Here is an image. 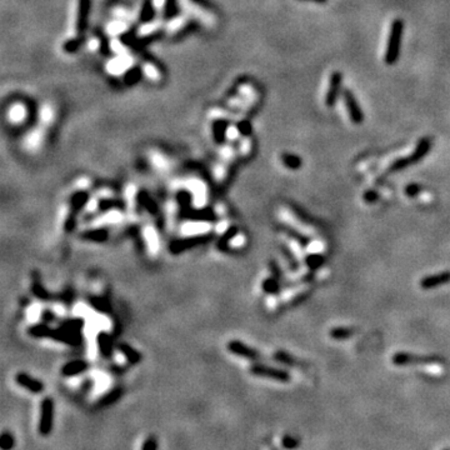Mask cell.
<instances>
[{
	"instance_id": "1",
	"label": "cell",
	"mask_w": 450,
	"mask_h": 450,
	"mask_svg": "<svg viewBox=\"0 0 450 450\" xmlns=\"http://www.w3.org/2000/svg\"><path fill=\"white\" fill-rule=\"evenodd\" d=\"M404 33V23L401 19H395L390 28L389 40H388L387 52H385V63L388 65H393L398 61L400 55L401 39Z\"/></svg>"
},
{
	"instance_id": "2",
	"label": "cell",
	"mask_w": 450,
	"mask_h": 450,
	"mask_svg": "<svg viewBox=\"0 0 450 450\" xmlns=\"http://www.w3.org/2000/svg\"><path fill=\"white\" fill-rule=\"evenodd\" d=\"M54 418H55V404L53 398L47 397L40 403V415H39L38 433L41 437L47 438L53 433Z\"/></svg>"
},
{
	"instance_id": "3",
	"label": "cell",
	"mask_w": 450,
	"mask_h": 450,
	"mask_svg": "<svg viewBox=\"0 0 450 450\" xmlns=\"http://www.w3.org/2000/svg\"><path fill=\"white\" fill-rule=\"evenodd\" d=\"M430 148H432V139H429V138H424V139H421L420 141H419L417 149H415V152L413 153L412 157L405 158V159L398 160L397 163L393 164L392 170L393 172L401 170V169L406 168L408 165H412V164L417 163V161L420 160L421 158L425 157L426 153L429 152Z\"/></svg>"
},
{
	"instance_id": "4",
	"label": "cell",
	"mask_w": 450,
	"mask_h": 450,
	"mask_svg": "<svg viewBox=\"0 0 450 450\" xmlns=\"http://www.w3.org/2000/svg\"><path fill=\"white\" fill-rule=\"evenodd\" d=\"M251 374L256 376H263V378H271L274 380L282 381V383H287L290 380V375L288 374L284 370L275 369V368H269L264 367V365H254L250 368Z\"/></svg>"
},
{
	"instance_id": "5",
	"label": "cell",
	"mask_w": 450,
	"mask_h": 450,
	"mask_svg": "<svg viewBox=\"0 0 450 450\" xmlns=\"http://www.w3.org/2000/svg\"><path fill=\"white\" fill-rule=\"evenodd\" d=\"M344 101L345 105H347L348 113H349L350 118L354 124H361L364 120V114L363 110H361L360 105L358 104V100L354 97V94L350 90H344Z\"/></svg>"
},
{
	"instance_id": "6",
	"label": "cell",
	"mask_w": 450,
	"mask_h": 450,
	"mask_svg": "<svg viewBox=\"0 0 450 450\" xmlns=\"http://www.w3.org/2000/svg\"><path fill=\"white\" fill-rule=\"evenodd\" d=\"M15 381L19 387L24 388V389H27L29 393H33V394H40L45 389L43 381L33 378V376L27 374V373H19V374H16Z\"/></svg>"
},
{
	"instance_id": "7",
	"label": "cell",
	"mask_w": 450,
	"mask_h": 450,
	"mask_svg": "<svg viewBox=\"0 0 450 450\" xmlns=\"http://www.w3.org/2000/svg\"><path fill=\"white\" fill-rule=\"evenodd\" d=\"M341 83H343V74L339 72H334L330 75L329 90H328L327 97H325V104L328 106H333L336 103V100H338L339 94H340Z\"/></svg>"
},
{
	"instance_id": "8",
	"label": "cell",
	"mask_w": 450,
	"mask_h": 450,
	"mask_svg": "<svg viewBox=\"0 0 450 450\" xmlns=\"http://www.w3.org/2000/svg\"><path fill=\"white\" fill-rule=\"evenodd\" d=\"M437 358H428V356H418L413 354L398 353L393 358V363L397 365H415V364H429L437 361Z\"/></svg>"
},
{
	"instance_id": "9",
	"label": "cell",
	"mask_w": 450,
	"mask_h": 450,
	"mask_svg": "<svg viewBox=\"0 0 450 450\" xmlns=\"http://www.w3.org/2000/svg\"><path fill=\"white\" fill-rule=\"evenodd\" d=\"M450 282V271H444V273L434 274V275L426 276L421 280L420 287L423 289H433V288H437L439 285H444L446 283Z\"/></svg>"
},
{
	"instance_id": "10",
	"label": "cell",
	"mask_w": 450,
	"mask_h": 450,
	"mask_svg": "<svg viewBox=\"0 0 450 450\" xmlns=\"http://www.w3.org/2000/svg\"><path fill=\"white\" fill-rule=\"evenodd\" d=\"M123 393H124V390L121 389V388H115V389H112L110 392H108L106 394H104L103 397L99 399L97 405L100 406V408H105V406L112 405V404H114L115 401L119 400V398H121Z\"/></svg>"
},
{
	"instance_id": "11",
	"label": "cell",
	"mask_w": 450,
	"mask_h": 450,
	"mask_svg": "<svg viewBox=\"0 0 450 450\" xmlns=\"http://www.w3.org/2000/svg\"><path fill=\"white\" fill-rule=\"evenodd\" d=\"M88 369V364L84 363V361H74V363H69L68 365H65L61 370V374L67 378H70V376H75L81 374Z\"/></svg>"
},
{
	"instance_id": "12",
	"label": "cell",
	"mask_w": 450,
	"mask_h": 450,
	"mask_svg": "<svg viewBox=\"0 0 450 450\" xmlns=\"http://www.w3.org/2000/svg\"><path fill=\"white\" fill-rule=\"evenodd\" d=\"M15 437L10 430H3L0 435V448L2 450H13L15 448Z\"/></svg>"
},
{
	"instance_id": "13",
	"label": "cell",
	"mask_w": 450,
	"mask_h": 450,
	"mask_svg": "<svg viewBox=\"0 0 450 450\" xmlns=\"http://www.w3.org/2000/svg\"><path fill=\"white\" fill-rule=\"evenodd\" d=\"M283 163H284L289 169H298L302 166V159L294 154L283 155Z\"/></svg>"
},
{
	"instance_id": "14",
	"label": "cell",
	"mask_w": 450,
	"mask_h": 450,
	"mask_svg": "<svg viewBox=\"0 0 450 450\" xmlns=\"http://www.w3.org/2000/svg\"><path fill=\"white\" fill-rule=\"evenodd\" d=\"M282 445H283V448L287 449V450H294V449L299 448L300 440L298 439V438L293 437V435L287 434V435H284V437H283Z\"/></svg>"
},
{
	"instance_id": "15",
	"label": "cell",
	"mask_w": 450,
	"mask_h": 450,
	"mask_svg": "<svg viewBox=\"0 0 450 450\" xmlns=\"http://www.w3.org/2000/svg\"><path fill=\"white\" fill-rule=\"evenodd\" d=\"M141 450H159V441H158V438L153 434L146 437V439L143 441Z\"/></svg>"
},
{
	"instance_id": "16",
	"label": "cell",
	"mask_w": 450,
	"mask_h": 450,
	"mask_svg": "<svg viewBox=\"0 0 450 450\" xmlns=\"http://www.w3.org/2000/svg\"><path fill=\"white\" fill-rule=\"evenodd\" d=\"M353 329H345V328H336V329H334V330H332V333H330V335H332V338H334V339H347V338H349V336H352L353 335Z\"/></svg>"
},
{
	"instance_id": "17",
	"label": "cell",
	"mask_w": 450,
	"mask_h": 450,
	"mask_svg": "<svg viewBox=\"0 0 450 450\" xmlns=\"http://www.w3.org/2000/svg\"><path fill=\"white\" fill-rule=\"evenodd\" d=\"M419 190H420V186L417 185V184H412V185L406 186V194L409 195V197H414V195H417L419 193Z\"/></svg>"
},
{
	"instance_id": "18",
	"label": "cell",
	"mask_w": 450,
	"mask_h": 450,
	"mask_svg": "<svg viewBox=\"0 0 450 450\" xmlns=\"http://www.w3.org/2000/svg\"><path fill=\"white\" fill-rule=\"evenodd\" d=\"M302 2L315 3V4H325V3H328V0H302Z\"/></svg>"
},
{
	"instance_id": "19",
	"label": "cell",
	"mask_w": 450,
	"mask_h": 450,
	"mask_svg": "<svg viewBox=\"0 0 450 450\" xmlns=\"http://www.w3.org/2000/svg\"><path fill=\"white\" fill-rule=\"evenodd\" d=\"M273 450H276V449H274V448H273Z\"/></svg>"
},
{
	"instance_id": "20",
	"label": "cell",
	"mask_w": 450,
	"mask_h": 450,
	"mask_svg": "<svg viewBox=\"0 0 450 450\" xmlns=\"http://www.w3.org/2000/svg\"><path fill=\"white\" fill-rule=\"evenodd\" d=\"M445 450H450V449H445Z\"/></svg>"
}]
</instances>
